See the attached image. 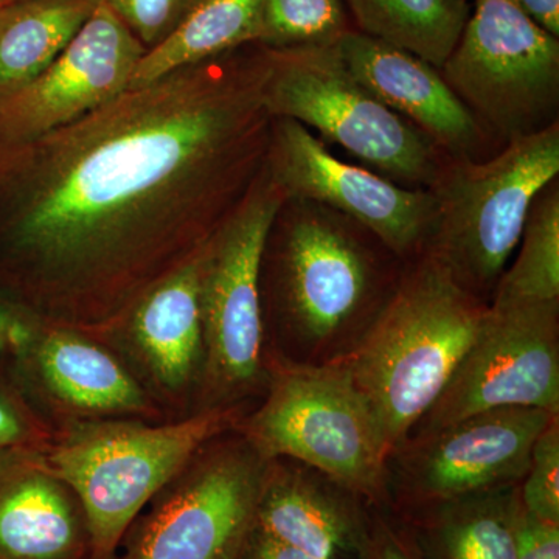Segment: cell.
<instances>
[{"mask_svg":"<svg viewBox=\"0 0 559 559\" xmlns=\"http://www.w3.org/2000/svg\"><path fill=\"white\" fill-rule=\"evenodd\" d=\"M551 300H559V178L533 201L516 260L503 271L489 305Z\"/></svg>","mask_w":559,"mask_h":559,"instance_id":"cb8c5ba5","label":"cell"},{"mask_svg":"<svg viewBox=\"0 0 559 559\" xmlns=\"http://www.w3.org/2000/svg\"><path fill=\"white\" fill-rule=\"evenodd\" d=\"M286 362H341L362 340L403 271L373 234L336 210L286 198L272 224Z\"/></svg>","mask_w":559,"mask_h":559,"instance_id":"7a4b0ae2","label":"cell"},{"mask_svg":"<svg viewBox=\"0 0 559 559\" xmlns=\"http://www.w3.org/2000/svg\"><path fill=\"white\" fill-rule=\"evenodd\" d=\"M349 31L344 0H261L255 46H333Z\"/></svg>","mask_w":559,"mask_h":559,"instance_id":"d4e9b609","label":"cell"},{"mask_svg":"<svg viewBox=\"0 0 559 559\" xmlns=\"http://www.w3.org/2000/svg\"><path fill=\"white\" fill-rule=\"evenodd\" d=\"M521 507L536 520L559 524V415L539 433L520 485Z\"/></svg>","mask_w":559,"mask_h":559,"instance_id":"484cf974","label":"cell"},{"mask_svg":"<svg viewBox=\"0 0 559 559\" xmlns=\"http://www.w3.org/2000/svg\"><path fill=\"white\" fill-rule=\"evenodd\" d=\"M367 559H423L399 516L388 507H373Z\"/></svg>","mask_w":559,"mask_h":559,"instance_id":"83f0119b","label":"cell"},{"mask_svg":"<svg viewBox=\"0 0 559 559\" xmlns=\"http://www.w3.org/2000/svg\"><path fill=\"white\" fill-rule=\"evenodd\" d=\"M237 559H318L296 547L264 535L255 527L249 533Z\"/></svg>","mask_w":559,"mask_h":559,"instance_id":"4dcf8cb0","label":"cell"},{"mask_svg":"<svg viewBox=\"0 0 559 559\" xmlns=\"http://www.w3.org/2000/svg\"><path fill=\"white\" fill-rule=\"evenodd\" d=\"M373 507L322 471L275 459L264 469L253 527L318 559H367Z\"/></svg>","mask_w":559,"mask_h":559,"instance_id":"9a60e30c","label":"cell"},{"mask_svg":"<svg viewBox=\"0 0 559 559\" xmlns=\"http://www.w3.org/2000/svg\"><path fill=\"white\" fill-rule=\"evenodd\" d=\"M266 168L286 198L336 210L399 259L409 260L425 249L436 218L430 190L400 186L370 168L345 164L304 124L272 119Z\"/></svg>","mask_w":559,"mask_h":559,"instance_id":"7c38bea8","label":"cell"},{"mask_svg":"<svg viewBox=\"0 0 559 559\" xmlns=\"http://www.w3.org/2000/svg\"><path fill=\"white\" fill-rule=\"evenodd\" d=\"M237 409L213 407L176 425H95L51 454L47 471L80 500L95 559H108L140 510L215 437Z\"/></svg>","mask_w":559,"mask_h":559,"instance_id":"52a82bcc","label":"cell"},{"mask_svg":"<svg viewBox=\"0 0 559 559\" xmlns=\"http://www.w3.org/2000/svg\"><path fill=\"white\" fill-rule=\"evenodd\" d=\"M21 2V0H0V9H3V7H9L11 3Z\"/></svg>","mask_w":559,"mask_h":559,"instance_id":"836d02e7","label":"cell"},{"mask_svg":"<svg viewBox=\"0 0 559 559\" xmlns=\"http://www.w3.org/2000/svg\"><path fill=\"white\" fill-rule=\"evenodd\" d=\"M285 201L264 162L246 197L202 250L207 370L213 388L226 395L253 388L263 370L261 270L272 224Z\"/></svg>","mask_w":559,"mask_h":559,"instance_id":"9c48e42d","label":"cell"},{"mask_svg":"<svg viewBox=\"0 0 559 559\" xmlns=\"http://www.w3.org/2000/svg\"><path fill=\"white\" fill-rule=\"evenodd\" d=\"M27 440V426L20 411L0 392V450H11Z\"/></svg>","mask_w":559,"mask_h":559,"instance_id":"1f68e13d","label":"cell"},{"mask_svg":"<svg viewBox=\"0 0 559 559\" xmlns=\"http://www.w3.org/2000/svg\"><path fill=\"white\" fill-rule=\"evenodd\" d=\"M102 0H21L0 13V95L20 90L66 50Z\"/></svg>","mask_w":559,"mask_h":559,"instance_id":"ffe728a7","label":"cell"},{"mask_svg":"<svg viewBox=\"0 0 559 559\" xmlns=\"http://www.w3.org/2000/svg\"><path fill=\"white\" fill-rule=\"evenodd\" d=\"M358 31L440 69L471 14L466 0H344Z\"/></svg>","mask_w":559,"mask_h":559,"instance_id":"603a6c76","label":"cell"},{"mask_svg":"<svg viewBox=\"0 0 559 559\" xmlns=\"http://www.w3.org/2000/svg\"><path fill=\"white\" fill-rule=\"evenodd\" d=\"M520 485L393 513L423 559H516Z\"/></svg>","mask_w":559,"mask_h":559,"instance_id":"ac0fdd59","label":"cell"},{"mask_svg":"<svg viewBox=\"0 0 559 559\" xmlns=\"http://www.w3.org/2000/svg\"><path fill=\"white\" fill-rule=\"evenodd\" d=\"M271 123L261 47L246 46L0 143V290L81 322L131 310L240 204Z\"/></svg>","mask_w":559,"mask_h":559,"instance_id":"6da1fadb","label":"cell"},{"mask_svg":"<svg viewBox=\"0 0 559 559\" xmlns=\"http://www.w3.org/2000/svg\"><path fill=\"white\" fill-rule=\"evenodd\" d=\"M145 47L102 0L49 68L0 95V143L27 142L68 127L131 87Z\"/></svg>","mask_w":559,"mask_h":559,"instance_id":"5bb4252c","label":"cell"},{"mask_svg":"<svg viewBox=\"0 0 559 559\" xmlns=\"http://www.w3.org/2000/svg\"><path fill=\"white\" fill-rule=\"evenodd\" d=\"M28 308L0 290V353L22 352L32 345L35 330Z\"/></svg>","mask_w":559,"mask_h":559,"instance_id":"f546056e","label":"cell"},{"mask_svg":"<svg viewBox=\"0 0 559 559\" xmlns=\"http://www.w3.org/2000/svg\"><path fill=\"white\" fill-rule=\"evenodd\" d=\"M270 390L241 432L264 462L289 459L322 471L385 507V448L369 403L342 364L304 366L274 359Z\"/></svg>","mask_w":559,"mask_h":559,"instance_id":"8992f818","label":"cell"},{"mask_svg":"<svg viewBox=\"0 0 559 559\" xmlns=\"http://www.w3.org/2000/svg\"><path fill=\"white\" fill-rule=\"evenodd\" d=\"M557 415L536 407H499L412 433L385 463V507L406 513L521 484L533 444Z\"/></svg>","mask_w":559,"mask_h":559,"instance_id":"30bf717a","label":"cell"},{"mask_svg":"<svg viewBox=\"0 0 559 559\" xmlns=\"http://www.w3.org/2000/svg\"><path fill=\"white\" fill-rule=\"evenodd\" d=\"M204 246L178 270L154 283L131 307L135 342L156 377L173 389L190 380L204 347L201 311Z\"/></svg>","mask_w":559,"mask_h":559,"instance_id":"d6986e66","label":"cell"},{"mask_svg":"<svg viewBox=\"0 0 559 559\" xmlns=\"http://www.w3.org/2000/svg\"><path fill=\"white\" fill-rule=\"evenodd\" d=\"M0 13H2V9H0Z\"/></svg>","mask_w":559,"mask_h":559,"instance_id":"e575fe53","label":"cell"},{"mask_svg":"<svg viewBox=\"0 0 559 559\" xmlns=\"http://www.w3.org/2000/svg\"><path fill=\"white\" fill-rule=\"evenodd\" d=\"M499 407L559 414V300L489 305L476 341L409 436Z\"/></svg>","mask_w":559,"mask_h":559,"instance_id":"8fae6325","label":"cell"},{"mask_svg":"<svg viewBox=\"0 0 559 559\" xmlns=\"http://www.w3.org/2000/svg\"><path fill=\"white\" fill-rule=\"evenodd\" d=\"M333 46L356 80L393 112L425 132L448 157L488 159L492 139L448 86L439 69L355 28Z\"/></svg>","mask_w":559,"mask_h":559,"instance_id":"2e32d148","label":"cell"},{"mask_svg":"<svg viewBox=\"0 0 559 559\" xmlns=\"http://www.w3.org/2000/svg\"><path fill=\"white\" fill-rule=\"evenodd\" d=\"M488 312L426 250L404 261L392 296L337 362L369 403L389 455L447 388Z\"/></svg>","mask_w":559,"mask_h":559,"instance_id":"3957f363","label":"cell"},{"mask_svg":"<svg viewBox=\"0 0 559 559\" xmlns=\"http://www.w3.org/2000/svg\"><path fill=\"white\" fill-rule=\"evenodd\" d=\"M261 0H202L164 43L146 50L131 87L159 80L173 70L255 46Z\"/></svg>","mask_w":559,"mask_h":559,"instance_id":"7402d4cb","label":"cell"},{"mask_svg":"<svg viewBox=\"0 0 559 559\" xmlns=\"http://www.w3.org/2000/svg\"><path fill=\"white\" fill-rule=\"evenodd\" d=\"M84 530L66 485L13 452L0 454V559H73Z\"/></svg>","mask_w":559,"mask_h":559,"instance_id":"e0dca14e","label":"cell"},{"mask_svg":"<svg viewBox=\"0 0 559 559\" xmlns=\"http://www.w3.org/2000/svg\"><path fill=\"white\" fill-rule=\"evenodd\" d=\"M439 70L502 146L559 121V38L510 0H476Z\"/></svg>","mask_w":559,"mask_h":559,"instance_id":"ba28073f","label":"cell"},{"mask_svg":"<svg viewBox=\"0 0 559 559\" xmlns=\"http://www.w3.org/2000/svg\"><path fill=\"white\" fill-rule=\"evenodd\" d=\"M266 463L245 437L221 444L146 518L124 559H237Z\"/></svg>","mask_w":559,"mask_h":559,"instance_id":"4fadbf2b","label":"cell"},{"mask_svg":"<svg viewBox=\"0 0 559 559\" xmlns=\"http://www.w3.org/2000/svg\"><path fill=\"white\" fill-rule=\"evenodd\" d=\"M559 178V121L484 160L450 159L430 187L436 218L425 249L463 289L491 304L520 246L530 207Z\"/></svg>","mask_w":559,"mask_h":559,"instance_id":"277c9868","label":"cell"},{"mask_svg":"<svg viewBox=\"0 0 559 559\" xmlns=\"http://www.w3.org/2000/svg\"><path fill=\"white\" fill-rule=\"evenodd\" d=\"M146 50L178 31L202 0H105Z\"/></svg>","mask_w":559,"mask_h":559,"instance_id":"4316f807","label":"cell"},{"mask_svg":"<svg viewBox=\"0 0 559 559\" xmlns=\"http://www.w3.org/2000/svg\"><path fill=\"white\" fill-rule=\"evenodd\" d=\"M516 559H559V524L536 520L520 510Z\"/></svg>","mask_w":559,"mask_h":559,"instance_id":"f1b7e54d","label":"cell"},{"mask_svg":"<svg viewBox=\"0 0 559 559\" xmlns=\"http://www.w3.org/2000/svg\"><path fill=\"white\" fill-rule=\"evenodd\" d=\"M510 2L540 28L559 38V0H510Z\"/></svg>","mask_w":559,"mask_h":559,"instance_id":"d6a6232c","label":"cell"},{"mask_svg":"<svg viewBox=\"0 0 559 559\" xmlns=\"http://www.w3.org/2000/svg\"><path fill=\"white\" fill-rule=\"evenodd\" d=\"M263 103L272 119L318 131L400 186L429 190L451 159L355 79L334 46L266 49Z\"/></svg>","mask_w":559,"mask_h":559,"instance_id":"5b68a950","label":"cell"},{"mask_svg":"<svg viewBox=\"0 0 559 559\" xmlns=\"http://www.w3.org/2000/svg\"><path fill=\"white\" fill-rule=\"evenodd\" d=\"M43 380L70 406L91 412H139L145 396L123 367L97 345L68 331L40 341Z\"/></svg>","mask_w":559,"mask_h":559,"instance_id":"44dd1931","label":"cell"}]
</instances>
